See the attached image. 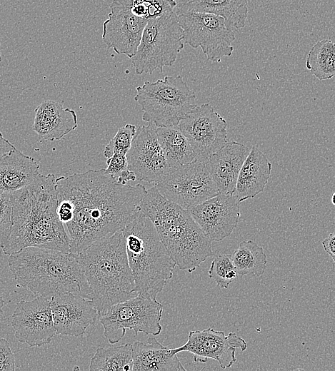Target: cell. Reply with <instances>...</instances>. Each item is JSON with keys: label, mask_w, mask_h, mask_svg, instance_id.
<instances>
[{"label": "cell", "mask_w": 335, "mask_h": 371, "mask_svg": "<svg viewBox=\"0 0 335 371\" xmlns=\"http://www.w3.org/2000/svg\"><path fill=\"white\" fill-rule=\"evenodd\" d=\"M57 198L70 200L73 218L66 225L70 252L77 254L95 241L122 230L146 192L141 184H121L104 169L56 178Z\"/></svg>", "instance_id": "6da1fadb"}, {"label": "cell", "mask_w": 335, "mask_h": 371, "mask_svg": "<svg viewBox=\"0 0 335 371\" xmlns=\"http://www.w3.org/2000/svg\"><path fill=\"white\" fill-rule=\"evenodd\" d=\"M11 195L12 226L9 239L1 248L5 255L27 247L70 252L68 233L56 214L54 174L39 173L29 185Z\"/></svg>", "instance_id": "7a4b0ae2"}, {"label": "cell", "mask_w": 335, "mask_h": 371, "mask_svg": "<svg viewBox=\"0 0 335 371\" xmlns=\"http://www.w3.org/2000/svg\"><path fill=\"white\" fill-rule=\"evenodd\" d=\"M8 262L18 284L36 296L51 300L61 294L73 293L92 299L77 254L27 247L9 255Z\"/></svg>", "instance_id": "3957f363"}, {"label": "cell", "mask_w": 335, "mask_h": 371, "mask_svg": "<svg viewBox=\"0 0 335 371\" xmlns=\"http://www.w3.org/2000/svg\"><path fill=\"white\" fill-rule=\"evenodd\" d=\"M139 206L180 270L191 273L213 255L211 241L189 210L166 198L156 186L146 190Z\"/></svg>", "instance_id": "277c9868"}, {"label": "cell", "mask_w": 335, "mask_h": 371, "mask_svg": "<svg viewBox=\"0 0 335 371\" xmlns=\"http://www.w3.org/2000/svg\"><path fill=\"white\" fill-rule=\"evenodd\" d=\"M77 258L99 315L137 295L121 230L95 241L77 253Z\"/></svg>", "instance_id": "5b68a950"}, {"label": "cell", "mask_w": 335, "mask_h": 371, "mask_svg": "<svg viewBox=\"0 0 335 371\" xmlns=\"http://www.w3.org/2000/svg\"><path fill=\"white\" fill-rule=\"evenodd\" d=\"M121 230L136 293L156 298L173 276L174 261L139 206Z\"/></svg>", "instance_id": "8992f818"}, {"label": "cell", "mask_w": 335, "mask_h": 371, "mask_svg": "<svg viewBox=\"0 0 335 371\" xmlns=\"http://www.w3.org/2000/svg\"><path fill=\"white\" fill-rule=\"evenodd\" d=\"M136 89L134 99L141 108L142 120L156 127H176L196 106V94L181 75L146 81Z\"/></svg>", "instance_id": "52a82bcc"}, {"label": "cell", "mask_w": 335, "mask_h": 371, "mask_svg": "<svg viewBox=\"0 0 335 371\" xmlns=\"http://www.w3.org/2000/svg\"><path fill=\"white\" fill-rule=\"evenodd\" d=\"M182 29L174 10L149 20L136 54L131 58L135 73L151 74L172 66L184 49Z\"/></svg>", "instance_id": "ba28073f"}, {"label": "cell", "mask_w": 335, "mask_h": 371, "mask_svg": "<svg viewBox=\"0 0 335 371\" xmlns=\"http://www.w3.org/2000/svg\"><path fill=\"white\" fill-rule=\"evenodd\" d=\"M163 305L156 298L137 294L114 304L99 315L104 334L110 344L120 341L126 330L156 336L162 330Z\"/></svg>", "instance_id": "9c48e42d"}, {"label": "cell", "mask_w": 335, "mask_h": 371, "mask_svg": "<svg viewBox=\"0 0 335 371\" xmlns=\"http://www.w3.org/2000/svg\"><path fill=\"white\" fill-rule=\"evenodd\" d=\"M207 161L208 158L196 157L187 164L170 168L166 177L155 186L166 198L189 210L219 193Z\"/></svg>", "instance_id": "30bf717a"}, {"label": "cell", "mask_w": 335, "mask_h": 371, "mask_svg": "<svg viewBox=\"0 0 335 371\" xmlns=\"http://www.w3.org/2000/svg\"><path fill=\"white\" fill-rule=\"evenodd\" d=\"M176 16L184 44L194 49L201 48L211 62H220L224 56H231L235 34L223 17L199 12H184Z\"/></svg>", "instance_id": "8fae6325"}, {"label": "cell", "mask_w": 335, "mask_h": 371, "mask_svg": "<svg viewBox=\"0 0 335 371\" xmlns=\"http://www.w3.org/2000/svg\"><path fill=\"white\" fill-rule=\"evenodd\" d=\"M176 127L196 157L209 158L227 143V123L209 103L197 106Z\"/></svg>", "instance_id": "7c38bea8"}, {"label": "cell", "mask_w": 335, "mask_h": 371, "mask_svg": "<svg viewBox=\"0 0 335 371\" xmlns=\"http://www.w3.org/2000/svg\"><path fill=\"white\" fill-rule=\"evenodd\" d=\"M126 156L129 171L140 181L156 184L170 171L157 138L156 126L151 122L136 128Z\"/></svg>", "instance_id": "4fadbf2b"}, {"label": "cell", "mask_w": 335, "mask_h": 371, "mask_svg": "<svg viewBox=\"0 0 335 371\" xmlns=\"http://www.w3.org/2000/svg\"><path fill=\"white\" fill-rule=\"evenodd\" d=\"M11 324L18 341L30 347L49 344L56 335L50 300L41 296L19 302L11 315Z\"/></svg>", "instance_id": "5bb4252c"}, {"label": "cell", "mask_w": 335, "mask_h": 371, "mask_svg": "<svg viewBox=\"0 0 335 371\" xmlns=\"http://www.w3.org/2000/svg\"><path fill=\"white\" fill-rule=\"evenodd\" d=\"M237 348L244 352L247 348V344L236 332L225 335L223 331L209 327L190 331L187 342L179 347L172 348V351L176 354L189 352L193 354L195 362H206L209 360H214L222 369H226L236 362Z\"/></svg>", "instance_id": "9a60e30c"}, {"label": "cell", "mask_w": 335, "mask_h": 371, "mask_svg": "<svg viewBox=\"0 0 335 371\" xmlns=\"http://www.w3.org/2000/svg\"><path fill=\"white\" fill-rule=\"evenodd\" d=\"M103 23L102 40L108 49L131 59L136 54L148 21L134 15L130 0H114Z\"/></svg>", "instance_id": "2e32d148"}, {"label": "cell", "mask_w": 335, "mask_h": 371, "mask_svg": "<svg viewBox=\"0 0 335 371\" xmlns=\"http://www.w3.org/2000/svg\"><path fill=\"white\" fill-rule=\"evenodd\" d=\"M192 218L211 241L228 237L240 218L239 202L233 194L219 193L189 210Z\"/></svg>", "instance_id": "e0dca14e"}, {"label": "cell", "mask_w": 335, "mask_h": 371, "mask_svg": "<svg viewBox=\"0 0 335 371\" xmlns=\"http://www.w3.org/2000/svg\"><path fill=\"white\" fill-rule=\"evenodd\" d=\"M50 307L56 332L61 335L80 337L99 317L92 300L73 293L53 297Z\"/></svg>", "instance_id": "ac0fdd59"}, {"label": "cell", "mask_w": 335, "mask_h": 371, "mask_svg": "<svg viewBox=\"0 0 335 371\" xmlns=\"http://www.w3.org/2000/svg\"><path fill=\"white\" fill-rule=\"evenodd\" d=\"M249 151L250 148L243 143L227 142L208 158L209 170L219 193L233 194Z\"/></svg>", "instance_id": "d6986e66"}, {"label": "cell", "mask_w": 335, "mask_h": 371, "mask_svg": "<svg viewBox=\"0 0 335 371\" xmlns=\"http://www.w3.org/2000/svg\"><path fill=\"white\" fill-rule=\"evenodd\" d=\"M32 129L48 141H59L77 127L74 110L64 108L62 103L46 99L36 108Z\"/></svg>", "instance_id": "ffe728a7"}, {"label": "cell", "mask_w": 335, "mask_h": 371, "mask_svg": "<svg viewBox=\"0 0 335 371\" xmlns=\"http://www.w3.org/2000/svg\"><path fill=\"white\" fill-rule=\"evenodd\" d=\"M271 168L264 153L253 146L241 168L233 193L239 203L264 191L271 177Z\"/></svg>", "instance_id": "44dd1931"}, {"label": "cell", "mask_w": 335, "mask_h": 371, "mask_svg": "<svg viewBox=\"0 0 335 371\" xmlns=\"http://www.w3.org/2000/svg\"><path fill=\"white\" fill-rule=\"evenodd\" d=\"M134 371L186 370L177 354L152 335L146 341L131 343Z\"/></svg>", "instance_id": "7402d4cb"}, {"label": "cell", "mask_w": 335, "mask_h": 371, "mask_svg": "<svg viewBox=\"0 0 335 371\" xmlns=\"http://www.w3.org/2000/svg\"><path fill=\"white\" fill-rule=\"evenodd\" d=\"M40 166L15 148L0 158V190L11 193L29 185L39 174Z\"/></svg>", "instance_id": "603a6c76"}, {"label": "cell", "mask_w": 335, "mask_h": 371, "mask_svg": "<svg viewBox=\"0 0 335 371\" xmlns=\"http://www.w3.org/2000/svg\"><path fill=\"white\" fill-rule=\"evenodd\" d=\"M176 14L199 12L223 17L234 30L244 28L248 16L247 0H175Z\"/></svg>", "instance_id": "cb8c5ba5"}, {"label": "cell", "mask_w": 335, "mask_h": 371, "mask_svg": "<svg viewBox=\"0 0 335 371\" xmlns=\"http://www.w3.org/2000/svg\"><path fill=\"white\" fill-rule=\"evenodd\" d=\"M156 135L170 168L187 164L196 158L188 139L177 127H156Z\"/></svg>", "instance_id": "d4e9b609"}, {"label": "cell", "mask_w": 335, "mask_h": 371, "mask_svg": "<svg viewBox=\"0 0 335 371\" xmlns=\"http://www.w3.org/2000/svg\"><path fill=\"white\" fill-rule=\"evenodd\" d=\"M231 256L240 275L259 277L266 270L267 258L264 249L251 240L241 242Z\"/></svg>", "instance_id": "484cf974"}, {"label": "cell", "mask_w": 335, "mask_h": 371, "mask_svg": "<svg viewBox=\"0 0 335 371\" xmlns=\"http://www.w3.org/2000/svg\"><path fill=\"white\" fill-rule=\"evenodd\" d=\"M133 367L131 343L96 349L89 364L91 371H130Z\"/></svg>", "instance_id": "4316f807"}, {"label": "cell", "mask_w": 335, "mask_h": 371, "mask_svg": "<svg viewBox=\"0 0 335 371\" xmlns=\"http://www.w3.org/2000/svg\"><path fill=\"white\" fill-rule=\"evenodd\" d=\"M334 44L330 39H322L317 41L306 56V69L321 81L331 79L334 76Z\"/></svg>", "instance_id": "83f0119b"}, {"label": "cell", "mask_w": 335, "mask_h": 371, "mask_svg": "<svg viewBox=\"0 0 335 371\" xmlns=\"http://www.w3.org/2000/svg\"><path fill=\"white\" fill-rule=\"evenodd\" d=\"M175 0H130V9L138 17L146 21L156 19L174 10Z\"/></svg>", "instance_id": "f1b7e54d"}, {"label": "cell", "mask_w": 335, "mask_h": 371, "mask_svg": "<svg viewBox=\"0 0 335 371\" xmlns=\"http://www.w3.org/2000/svg\"><path fill=\"white\" fill-rule=\"evenodd\" d=\"M208 273L209 278L213 279L218 287L227 288L237 276L231 255L216 256L211 261Z\"/></svg>", "instance_id": "f546056e"}, {"label": "cell", "mask_w": 335, "mask_h": 371, "mask_svg": "<svg viewBox=\"0 0 335 371\" xmlns=\"http://www.w3.org/2000/svg\"><path fill=\"white\" fill-rule=\"evenodd\" d=\"M136 127L133 124H126L119 128L115 136L106 146L104 156L109 158L115 153L126 154L129 151Z\"/></svg>", "instance_id": "4dcf8cb0"}, {"label": "cell", "mask_w": 335, "mask_h": 371, "mask_svg": "<svg viewBox=\"0 0 335 371\" xmlns=\"http://www.w3.org/2000/svg\"><path fill=\"white\" fill-rule=\"evenodd\" d=\"M107 168L105 171L111 176L117 183L127 184L130 181H134L136 176L129 171L126 156L125 154L115 153L107 158Z\"/></svg>", "instance_id": "1f68e13d"}, {"label": "cell", "mask_w": 335, "mask_h": 371, "mask_svg": "<svg viewBox=\"0 0 335 371\" xmlns=\"http://www.w3.org/2000/svg\"><path fill=\"white\" fill-rule=\"evenodd\" d=\"M12 201L11 193L0 190V248L6 243L12 226Z\"/></svg>", "instance_id": "d6a6232c"}, {"label": "cell", "mask_w": 335, "mask_h": 371, "mask_svg": "<svg viewBox=\"0 0 335 371\" xmlns=\"http://www.w3.org/2000/svg\"><path fill=\"white\" fill-rule=\"evenodd\" d=\"M15 357L8 341L0 338V371H14Z\"/></svg>", "instance_id": "836d02e7"}, {"label": "cell", "mask_w": 335, "mask_h": 371, "mask_svg": "<svg viewBox=\"0 0 335 371\" xmlns=\"http://www.w3.org/2000/svg\"><path fill=\"white\" fill-rule=\"evenodd\" d=\"M322 245L324 250L331 258L333 262L335 261V236L334 233H330L326 238H325L322 242Z\"/></svg>", "instance_id": "e575fe53"}, {"label": "cell", "mask_w": 335, "mask_h": 371, "mask_svg": "<svg viewBox=\"0 0 335 371\" xmlns=\"http://www.w3.org/2000/svg\"><path fill=\"white\" fill-rule=\"evenodd\" d=\"M16 147L7 140L0 131V158Z\"/></svg>", "instance_id": "d590c367"}, {"label": "cell", "mask_w": 335, "mask_h": 371, "mask_svg": "<svg viewBox=\"0 0 335 371\" xmlns=\"http://www.w3.org/2000/svg\"><path fill=\"white\" fill-rule=\"evenodd\" d=\"M4 305V300H3L2 297L0 295V314L2 313V308Z\"/></svg>", "instance_id": "8d00e7d4"}, {"label": "cell", "mask_w": 335, "mask_h": 371, "mask_svg": "<svg viewBox=\"0 0 335 371\" xmlns=\"http://www.w3.org/2000/svg\"><path fill=\"white\" fill-rule=\"evenodd\" d=\"M334 197V193H333V195H332L331 202H332L333 205H335Z\"/></svg>", "instance_id": "74e56055"}, {"label": "cell", "mask_w": 335, "mask_h": 371, "mask_svg": "<svg viewBox=\"0 0 335 371\" xmlns=\"http://www.w3.org/2000/svg\"><path fill=\"white\" fill-rule=\"evenodd\" d=\"M1 45V44H0ZM2 61V56H1V53L0 51V62Z\"/></svg>", "instance_id": "f35d334b"}]
</instances>
